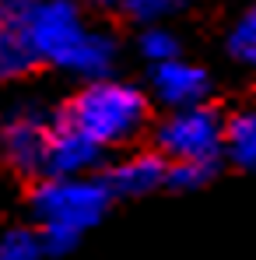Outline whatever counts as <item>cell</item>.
<instances>
[{"mask_svg":"<svg viewBox=\"0 0 256 260\" xmlns=\"http://www.w3.org/2000/svg\"><path fill=\"white\" fill-rule=\"evenodd\" d=\"M151 95L169 109H193V106H207V95H211V78L204 67L175 56L169 63H158L151 67Z\"/></svg>","mask_w":256,"mask_h":260,"instance_id":"cell-7","label":"cell"},{"mask_svg":"<svg viewBox=\"0 0 256 260\" xmlns=\"http://www.w3.org/2000/svg\"><path fill=\"white\" fill-rule=\"evenodd\" d=\"M88 4H95V7H102V11H113V7H116V0H88Z\"/></svg>","mask_w":256,"mask_h":260,"instance_id":"cell-17","label":"cell"},{"mask_svg":"<svg viewBox=\"0 0 256 260\" xmlns=\"http://www.w3.org/2000/svg\"><path fill=\"white\" fill-rule=\"evenodd\" d=\"M148 99L133 85L123 81H88L63 109L60 116L78 130H85L91 141H98L105 151L109 148H123L130 141L140 137V130L148 123Z\"/></svg>","mask_w":256,"mask_h":260,"instance_id":"cell-3","label":"cell"},{"mask_svg":"<svg viewBox=\"0 0 256 260\" xmlns=\"http://www.w3.org/2000/svg\"><path fill=\"white\" fill-rule=\"evenodd\" d=\"M175 7H179V0H116L113 11L140 25H162V18H169Z\"/></svg>","mask_w":256,"mask_h":260,"instance_id":"cell-15","label":"cell"},{"mask_svg":"<svg viewBox=\"0 0 256 260\" xmlns=\"http://www.w3.org/2000/svg\"><path fill=\"white\" fill-rule=\"evenodd\" d=\"M102 158H105V148L98 141H91L85 130L56 116L49 155H46V176H95Z\"/></svg>","mask_w":256,"mask_h":260,"instance_id":"cell-8","label":"cell"},{"mask_svg":"<svg viewBox=\"0 0 256 260\" xmlns=\"http://www.w3.org/2000/svg\"><path fill=\"white\" fill-rule=\"evenodd\" d=\"M225 123L211 106L175 109L155 127V148L169 162H225Z\"/></svg>","mask_w":256,"mask_h":260,"instance_id":"cell-4","label":"cell"},{"mask_svg":"<svg viewBox=\"0 0 256 260\" xmlns=\"http://www.w3.org/2000/svg\"><path fill=\"white\" fill-rule=\"evenodd\" d=\"M221 173V162H172L169 166V190L175 193H197Z\"/></svg>","mask_w":256,"mask_h":260,"instance_id":"cell-13","label":"cell"},{"mask_svg":"<svg viewBox=\"0 0 256 260\" xmlns=\"http://www.w3.org/2000/svg\"><path fill=\"white\" fill-rule=\"evenodd\" d=\"M0 260H49L43 232L32 221L4 229V236H0Z\"/></svg>","mask_w":256,"mask_h":260,"instance_id":"cell-11","label":"cell"},{"mask_svg":"<svg viewBox=\"0 0 256 260\" xmlns=\"http://www.w3.org/2000/svg\"><path fill=\"white\" fill-rule=\"evenodd\" d=\"M35 4H39V0H0V21H7V18H21V14H28Z\"/></svg>","mask_w":256,"mask_h":260,"instance_id":"cell-16","label":"cell"},{"mask_svg":"<svg viewBox=\"0 0 256 260\" xmlns=\"http://www.w3.org/2000/svg\"><path fill=\"white\" fill-rule=\"evenodd\" d=\"M56 116H46L35 106H21L14 109L4 130H0V151L7 169L21 179H43L46 176V155H49V137H53Z\"/></svg>","mask_w":256,"mask_h":260,"instance_id":"cell-5","label":"cell"},{"mask_svg":"<svg viewBox=\"0 0 256 260\" xmlns=\"http://www.w3.org/2000/svg\"><path fill=\"white\" fill-rule=\"evenodd\" d=\"M225 162L239 173H256V109H242L225 123Z\"/></svg>","mask_w":256,"mask_h":260,"instance_id":"cell-9","label":"cell"},{"mask_svg":"<svg viewBox=\"0 0 256 260\" xmlns=\"http://www.w3.org/2000/svg\"><path fill=\"white\" fill-rule=\"evenodd\" d=\"M18 21L25 39L32 43L43 67L67 71L81 81H105L116 67L113 36L91 28L78 0H39L28 14L7 18Z\"/></svg>","mask_w":256,"mask_h":260,"instance_id":"cell-1","label":"cell"},{"mask_svg":"<svg viewBox=\"0 0 256 260\" xmlns=\"http://www.w3.org/2000/svg\"><path fill=\"white\" fill-rule=\"evenodd\" d=\"M0 25H4V28H0V74H4L7 81L25 78V74H32L35 67H43L18 21H0Z\"/></svg>","mask_w":256,"mask_h":260,"instance_id":"cell-10","label":"cell"},{"mask_svg":"<svg viewBox=\"0 0 256 260\" xmlns=\"http://www.w3.org/2000/svg\"><path fill=\"white\" fill-rule=\"evenodd\" d=\"M113 190L105 176H43L28 186V221L43 232L49 260L74 253L85 236L102 225L113 208Z\"/></svg>","mask_w":256,"mask_h":260,"instance_id":"cell-2","label":"cell"},{"mask_svg":"<svg viewBox=\"0 0 256 260\" xmlns=\"http://www.w3.org/2000/svg\"><path fill=\"white\" fill-rule=\"evenodd\" d=\"M228 56L256 74V7L242 11L228 32Z\"/></svg>","mask_w":256,"mask_h":260,"instance_id":"cell-12","label":"cell"},{"mask_svg":"<svg viewBox=\"0 0 256 260\" xmlns=\"http://www.w3.org/2000/svg\"><path fill=\"white\" fill-rule=\"evenodd\" d=\"M169 158L151 148V151H130L123 158H116L105 169V183L113 190L116 201H133V197H148L158 190H169Z\"/></svg>","mask_w":256,"mask_h":260,"instance_id":"cell-6","label":"cell"},{"mask_svg":"<svg viewBox=\"0 0 256 260\" xmlns=\"http://www.w3.org/2000/svg\"><path fill=\"white\" fill-rule=\"evenodd\" d=\"M137 53L151 63V67H158V63H169L179 56V39L172 36L165 25H148L144 32H140V39H137Z\"/></svg>","mask_w":256,"mask_h":260,"instance_id":"cell-14","label":"cell"}]
</instances>
